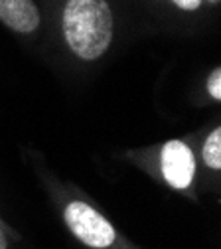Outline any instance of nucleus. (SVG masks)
Returning <instances> with one entry per match:
<instances>
[{
  "label": "nucleus",
  "instance_id": "6",
  "mask_svg": "<svg viewBox=\"0 0 221 249\" xmlns=\"http://www.w3.org/2000/svg\"><path fill=\"white\" fill-rule=\"evenodd\" d=\"M207 93L213 99L221 101V68H217L209 75V79H207Z\"/></svg>",
  "mask_w": 221,
  "mask_h": 249
},
{
  "label": "nucleus",
  "instance_id": "1",
  "mask_svg": "<svg viewBox=\"0 0 221 249\" xmlns=\"http://www.w3.org/2000/svg\"><path fill=\"white\" fill-rule=\"evenodd\" d=\"M61 24L69 50L83 61L99 59L113 42V14L107 0H68Z\"/></svg>",
  "mask_w": 221,
  "mask_h": 249
},
{
  "label": "nucleus",
  "instance_id": "2",
  "mask_svg": "<svg viewBox=\"0 0 221 249\" xmlns=\"http://www.w3.org/2000/svg\"><path fill=\"white\" fill-rule=\"evenodd\" d=\"M63 220H66L69 231L91 249H109L117 241L113 224L101 212L81 200H73L66 206Z\"/></svg>",
  "mask_w": 221,
  "mask_h": 249
},
{
  "label": "nucleus",
  "instance_id": "9",
  "mask_svg": "<svg viewBox=\"0 0 221 249\" xmlns=\"http://www.w3.org/2000/svg\"><path fill=\"white\" fill-rule=\"evenodd\" d=\"M207 2H209V4H219L221 0H207Z\"/></svg>",
  "mask_w": 221,
  "mask_h": 249
},
{
  "label": "nucleus",
  "instance_id": "3",
  "mask_svg": "<svg viewBox=\"0 0 221 249\" xmlns=\"http://www.w3.org/2000/svg\"><path fill=\"white\" fill-rule=\"evenodd\" d=\"M160 164L162 174L172 188L184 190L192 184L196 172V159L187 144H184L182 141H168L164 144Z\"/></svg>",
  "mask_w": 221,
  "mask_h": 249
},
{
  "label": "nucleus",
  "instance_id": "4",
  "mask_svg": "<svg viewBox=\"0 0 221 249\" xmlns=\"http://www.w3.org/2000/svg\"><path fill=\"white\" fill-rule=\"evenodd\" d=\"M0 22L18 34H32L40 26V10L34 0H0Z\"/></svg>",
  "mask_w": 221,
  "mask_h": 249
},
{
  "label": "nucleus",
  "instance_id": "7",
  "mask_svg": "<svg viewBox=\"0 0 221 249\" xmlns=\"http://www.w3.org/2000/svg\"><path fill=\"white\" fill-rule=\"evenodd\" d=\"M172 2L178 6V8H182V10H198L200 8V4H202V0H172Z\"/></svg>",
  "mask_w": 221,
  "mask_h": 249
},
{
  "label": "nucleus",
  "instance_id": "8",
  "mask_svg": "<svg viewBox=\"0 0 221 249\" xmlns=\"http://www.w3.org/2000/svg\"><path fill=\"white\" fill-rule=\"evenodd\" d=\"M0 249H8V237H6V231L2 228V222H0Z\"/></svg>",
  "mask_w": 221,
  "mask_h": 249
},
{
  "label": "nucleus",
  "instance_id": "5",
  "mask_svg": "<svg viewBox=\"0 0 221 249\" xmlns=\"http://www.w3.org/2000/svg\"><path fill=\"white\" fill-rule=\"evenodd\" d=\"M202 157L204 162L213 168V170H221V127H217L204 142L202 148Z\"/></svg>",
  "mask_w": 221,
  "mask_h": 249
}]
</instances>
